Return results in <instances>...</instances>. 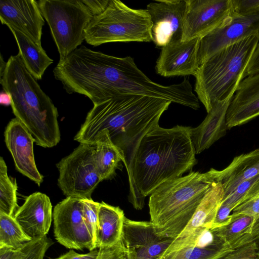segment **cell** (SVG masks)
Returning <instances> with one entry per match:
<instances>
[{
    "label": "cell",
    "mask_w": 259,
    "mask_h": 259,
    "mask_svg": "<svg viewBox=\"0 0 259 259\" xmlns=\"http://www.w3.org/2000/svg\"><path fill=\"white\" fill-rule=\"evenodd\" d=\"M232 210L233 209L228 205L221 203L211 228H220L229 224L231 221Z\"/></svg>",
    "instance_id": "cell-36"
},
{
    "label": "cell",
    "mask_w": 259,
    "mask_h": 259,
    "mask_svg": "<svg viewBox=\"0 0 259 259\" xmlns=\"http://www.w3.org/2000/svg\"><path fill=\"white\" fill-rule=\"evenodd\" d=\"M259 41L257 35L239 40L206 59L194 76V91L208 112L213 103L233 96L246 77L248 63Z\"/></svg>",
    "instance_id": "cell-5"
},
{
    "label": "cell",
    "mask_w": 259,
    "mask_h": 259,
    "mask_svg": "<svg viewBox=\"0 0 259 259\" xmlns=\"http://www.w3.org/2000/svg\"><path fill=\"white\" fill-rule=\"evenodd\" d=\"M231 217L227 225L215 228L226 244L233 249L252 242L251 232L257 218L245 214L231 215Z\"/></svg>",
    "instance_id": "cell-26"
},
{
    "label": "cell",
    "mask_w": 259,
    "mask_h": 259,
    "mask_svg": "<svg viewBox=\"0 0 259 259\" xmlns=\"http://www.w3.org/2000/svg\"><path fill=\"white\" fill-rule=\"evenodd\" d=\"M121 239L127 259H160L175 239L158 234L150 221L125 217Z\"/></svg>",
    "instance_id": "cell-11"
},
{
    "label": "cell",
    "mask_w": 259,
    "mask_h": 259,
    "mask_svg": "<svg viewBox=\"0 0 259 259\" xmlns=\"http://www.w3.org/2000/svg\"><path fill=\"white\" fill-rule=\"evenodd\" d=\"M182 40L201 38L223 24L233 12L232 0H187Z\"/></svg>",
    "instance_id": "cell-13"
},
{
    "label": "cell",
    "mask_w": 259,
    "mask_h": 259,
    "mask_svg": "<svg viewBox=\"0 0 259 259\" xmlns=\"http://www.w3.org/2000/svg\"><path fill=\"white\" fill-rule=\"evenodd\" d=\"M0 103L4 106L11 105V98L10 94L4 90L0 94Z\"/></svg>",
    "instance_id": "cell-42"
},
{
    "label": "cell",
    "mask_w": 259,
    "mask_h": 259,
    "mask_svg": "<svg viewBox=\"0 0 259 259\" xmlns=\"http://www.w3.org/2000/svg\"><path fill=\"white\" fill-rule=\"evenodd\" d=\"M235 13L244 16L259 13V0H232Z\"/></svg>",
    "instance_id": "cell-34"
},
{
    "label": "cell",
    "mask_w": 259,
    "mask_h": 259,
    "mask_svg": "<svg viewBox=\"0 0 259 259\" xmlns=\"http://www.w3.org/2000/svg\"><path fill=\"white\" fill-rule=\"evenodd\" d=\"M216 182H221L224 191L223 200L242 182L259 174V148L235 157L225 168H213Z\"/></svg>",
    "instance_id": "cell-21"
},
{
    "label": "cell",
    "mask_w": 259,
    "mask_h": 259,
    "mask_svg": "<svg viewBox=\"0 0 259 259\" xmlns=\"http://www.w3.org/2000/svg\"><path fill=\"white\" fill-rule=\"evenodd\" d=\"M125 217L119 207L100 203L96 248L112 246L120 240Z\"/></svg>",
    "instance_id": "cell-23"
},
{
    "label": "cell",
    "mask_w": 259,
    "mask_h": 259,
    "mask_svg": "<svg viewBox=\"0 0 259 259\" xmlns=\"http://www.w3.org/2000/svg\"><path fill=\"white\" fill-rule=\"evenodd\" d=\"M233 97L213 103L201 123L196 127H191V139L196 154L208 149L226 135L228 130L226 113Z\"/></svg>",
    "instance_id": "cell-20"
},
{
    "label": "cell",
    "mask_w": 259,
    "mask_h": 259,
    "mask_svg": "<svg viewBox=\"0 0 259 259\" xmlns=\"http://www.w3.org/2000/svg\"><path fill=\"white\" fill-rule=\"evenodd\" d=\"M25 244L19 249H14L6 246L1 247L0 259L21 258L25 252Z\"/></svg>",
    "instance_id": "cell-38"
},
{
    "label": "cell",
    "mask_w": 259,
    "mask_h": 259,
    "mask_svg": "<svg viewBox=\"0 0 259 259\" xmlns=\"http://www.w3.org/2000/svg\"><path fill=\"white\" fill-rule=\"evenodd\" d=\"M0 83L10 94L14 114L30 132L36 145L52 148L60 141L57 108L26 69L18 54L0 71Z\"/></svg>",
    "instance_id": "cell-3"
},
{
    "label": "cell",
    "mask_w": 259,
    "mask_h": 259,
    "mask_svg": "<svg viewBox=\"0 0 259 259\" xmlns=\"http://www.w3.org/2000/svg\"><path fill=\"white\" fill-rule=\"evenodd\" d=\"M252 242H254L259 247V217L256 220L251 232Z\"/></svg>",
    "instance_id": "cell-41"
},
{
    "label": "cell",
    "mask_w": 259,
    "mask_h": 259,
    "mask_svg": "<svg viewBox=\"0 0 259 259\" xmlns=\"http://www.w3.org/2000/svg\"><path fill=\"white\" fill-rule=\"evenodd\" d=\"M4 135L6 146L12 156L16 169L39 186L44 177L35 162L34 141L30 132L15 118L8 124Z\"/></svg>",
    "instance_id": "cell-16"
},
{
    "label": "cell",
    "mask_w": 259,
    "mask_h": 259,
    "mask_svg": "<svg viewBox=\"0 0 259 259\" xmlns=\"http://www.w3.org/2000/svg\"><path fill=\"white\" fill-rule=\"evenodd\" d=\"M259 72V41L248 63L246 77Z\"/></svg>",
    "instance_id": "cell-40"
},
{
    "label": "cell",
    "mask_w": 259,
    "mask_h": 259,
    "mask_svg": "<svg viewBox=\"0 0 259 259\" xmlns=\"http://www.w3.org/2000/svg\"><path fill=\"white\" fill-rule=\"evenodd\" d=\"M14 217L31 239L46 236L53 218L52 205L49 197L41 192L32 193L18 208Z\"/></svg>",
    "instance_id": "cell-18"
},
{
    "label": "cell",
    "mask_w": 259,
    "mask_h": 259,
    "mask_svg": "<svg viewBox=\"0 0 259 259\" xmlns=\"http://www.w3.org/2000/svg\"><path fill=\"white\" fill-rule=\"evenodd\" d=\"M96 144L80 143L56 166L59 171L58 185L66 196L91 199V195L102 182L95 160Z\"/></svg>",
    "instance_id": "cell-8"
},
{
    "label": "cell",
    "mask_w": 259,
    "mask_h": 259,
    "mask_svg": "<svg viewBox=\"0 0 259 259\" xmlns=\"http://www.w3.org/2000/svg\"><path fill=\"white\" fill-rule=\"evenodd\" d=\"M245 214L259 217V194L252 199L236 207L232 211L231 215Z\"/></svg>",
    "instance_id": "cell-35"
},
{
    "label": "cell",
    "mask_w": 259,
    "mask_h": 259,
    "mask_svg": "<svg viewBox=\"0 0 259 259\" xmlns=\"http://www.w3.org/2000/svg\"><path fill=\"white\" fill-rule=\"evenodd\" d=\"M191 128H165L155 123L124 151L128 200L136 209H142L145 198L163 183L191 171L196 164Z\"/></svg>",
    "instance_id": "cell-1"
},
{
    "label": "cell",
    "mask_w": 259,
    "mask_h": 259,
    "mask_svg": "<svg viewBox=\"0 0 259 259\" xmlns=\"http://www.w3.org/2000/svg\"><path fill=\"white\" fill-rule=\"evenodd\" d=\"M53 218L54 236L60 244L69 249H96L84 219L81 199L66 197L56 205Z\"/></svg>",
    "instance_id": "cell-9"
},
{
    "label": "cell",
    "mask_w": 259,
    "mask_h": 259,
    "mask_svg": "<svg viewBox=\"0 0 259 259\" xmlns=\"http://www.w3.org/2000/svg\"><path fill=\"white\" fill-rule=\"evenodd\" d=\"M97 259H127L121 239L113 245L99 248Z\"/></svg>",
    "instance_id": "cell-33"
},
{
    "label": "cell",
    "mask_w": 259,
    "mask_h": 259,
    "mask_svg": "<svg viewBox=\"0 0 259 259\" xmlns=\"http://www.w3.org/2000/svg\"><path fill=\"white\" fill-rule=\"evenodd\" d=\"M83 212L85 222L90 231L96 246V236L98 228V212L100 203L92 199H82Z\"/></svg>",
    "instance_id": "cell-30"
},
{
    "label": "cell",
    "mask_w": 259,
    "mask_h": 259,
    "mask_svg": "<svg viewBox=\"0 0 259 259\" xmlns=\"http://www.w3.org/2000/svg\"><path fill=\"white\" fill-rule=\"evenodd\" d=\"M171 103L161 98L129 95L94 104L74 140L93 144L96 136L106 131L114 144L124 151L155 123Z\"/></svg>",
    "instance_id": "cell-2"
},
{
    "label": "cell",
    "mask_w": 259,
    "mask_h": 259,
    "mask_svg": "<svg viewBox=\"0 0 259 259\" xmlns=\"http://www.w3.org/2000/svg\"><path fill=\"white\" fill-rule=\"evenodd\" d=\"M213 168L167 181L150 195V222L156 232L175 239L184 230L211 185L216 182Z\"/></svg>",
    "instance_id": "cell-4"
},
{
    "label": "cell",
    "mask_w": 259,
    "mask_h": 259,
    "mask_svg": "<svg viewBox=\"0 0 259 259\" xmlns=\"http://www.w3.org/2000/svg\"><path fill=\"white\" fill-rule=\"evenodd\" d=\"M31 240L13 216L0 212V247H22Z\"/></svg>",
    "instance_id": "cell-27"
},
{
    "label": "cell",
    "mask_w": 259,
    "mask_h": 259,
    "mask_svg": "<svg viewBox=\"0 0 259 259\" xmlns=\"http://www.w3.org/2000/svg\"><path fill=\"white\" fill-rule=\"evenodd\" d=\"M37 3L62 61L85 40L84 31L94 16L82 1L40 0Z\"/></svg>",
    "instance_id": "cell-7"
},
{
    "label": "cell",
    "mask_w": 259,
    "mask_h": 259,
    "mask_svg": "<svg viewBox=\"0 0 259 259\" xmlns=\"http://www.w3.org/2000/svg\"><path fill=\"white\" fill-rule=\"evenodd\" d=\"M258 253L259 254V247H258Z\"/></svg>",
    "instance_id": "cell-43"
},
{
    "label": "cell",
    "mask_w": 259,
    "mask_h": 259,
    "mask_svg": "<svg viewBox=\"0 0 259 259\" xmlns=\"http://www.w3.org/2000/svg\"><path fill=\"white\" fill-rule=\"evenodd\" d=\"M0 19L3 24L20 31L41 46L45 20L37 1L1 0Z\"/></svg>",
    "instance_id": "cell-14"
},
{
    "label": "cell",
    "mask_w": 259,
    "mask_h": 259,
    "mask_svg": "<svg viewBox=\"0 0 259 259\" xmlns=\"http://www.w3.org/2000/svg\"><path fill=\"white\" fill-rule=\"evenodd\" d=\"M252 35L259 36V13L244 16L233 11L226 22L200 38L198 53L199 66L221 50Z\"/></svg>",
    "instance_id": "cell-10"
},
{
    "label": "cell",
    "mask_w": 259,
    "mask_h": 259,
    "mask_svg": "<svg viewBox=\"0 0 259 259\" xmlns=\"http://www.w3.org/2000/svg\"><path fill=\"white\" fill-rule=\"evenodd\" d=\"M53 244L47 235L32 239L25 244V252L20 259H44L49 247Z\"/></svg>",
    "instance_id": "cell-31"
},
{
    "label": "cell",
    "mask_w": 259,
    "mask_h": 259,
    "mask_svg": "<svg viewBox=\"0 0 259 259\" xmlns=\"http://www.w3.org/2000/svg\"><path fill=\"white\" fill-rule=\"evenodd\" d=\"M17 185L15 179L9 177L7 167L3 158H0V212L13 216L17 209Z\"/></svg>",
    "instance_id": "cell-28"
},
{
    "label": "cell",
    "mask_w": 259,
    "mask_h": 259,
    "mask_svg": "<svg viewBox=\"0 0 259 259\" xmlns=\"http://www.w3.org/2000/svg\"><path fill=\"white\" fill-rule=\"evenodd\" d=\"M152 23L147 9H135L119 0H110L106 10L94 16L84 31L93 46L112 42L152 41Z\"/></svg>",
    "instance_id": "cell-6"
},
{
    "label": "cell",
    "mask_w": 259,
    "mask_h": 259,
    "mask_svg": "<svg viewBox=\"0 0 259 259\" xmlns=\"http://www.w3.org/2000/svg\"><path fill=\"white\" fill-rule=\"evenodd\" d=\"M258 247L253 242L231 249L214 259H259Z\"/></svg>",
    "instance_id": "cell-32"
},
{
    "label": "cell",
    "mask_w": 259,
    "mask_h": 259,
    "mask_svg": "<svg viewBox=\"0 0 259 259\" xmlns=\"http://www.w3.org/2000/svg\"><path fill=\"white\" fill-rule=\"evenodd\" d=\"M259 194V174L241 183L222 203L231 207L233 210Z\"/></svg>",
    "instance_id": "cell-29"
},
{
    "label": "cell",
    "mask_w": 259,
    "mask_h": 259,
    "mask_svg": "<svg viewBox=\"0 0 259 259\" xmlns=\"http://www.w3.org/2000/svg\"><path fill=\"white\" fill-rule=\"evenodd\" d=\"M95 160L102 181L111 179L119 168L121 161H124L123 150L112 141L107 131H102L96 136Z\"/></svg>",
    "instance_id": "cell-24"
},
{
    "label": "cell",
    "mask_w": 259,
    "mask_h": 259,
    "mask_svg": "<svg viewBox=\"0 0 259 259\" xmlns=\"http://www.w3.org/2000/svg\"><path fill=\"white\" fill-rule=\"evenodd\" d=\"M224 195L221 183L214 182L207 191L189 223L171 244L182 241L201 229L211 228Z\"/></svg>",
    "instance_id": "cell-22"
},
{
    "label": "cell",
    "mask_w": 259,
    "mask_h": 259,
    "mask_svg": "<svg viewBox=\"0 0 259 259\" xmlns=\"http://www.w3.org/2000/svg\"><path fill=\"white\" fill-rule=\"evenodd\" d=\"M231 249L215 228H204L177 245L160 259H214Z\"/></svg>",
    "instance_id": "cell-17"
},
{
    "label": "cell",
    "mask_w": 259,
    "mask_h": 259,
    "mask_svg": "<svg viewBox=\"0 0 259 259\" xmlns=\"http://www.w3.org/2000/svg\"><path fill=\"white\" fill-rule=\"evenodd\" d=\"M99 250L94 249L85 254H79L70 250L65 254L54 259H97Z\"/></svg>",
    "instance_id": "cell-39"
},
{
    "label": "cell",
    "mask_w": 259,
    "mask_h": 259,
    "mask_svg": "<svg viewBox=\"0 0 259 259\" xmlns=\"http://www.w3.org/2000/svg\"><path fill=\"white\" fill-rule=\"evenodd\" d=\"M187 8V0H160L147 5L152 41L157 47L182 40Z\"/></svg>",
    "instance_id": "cell-12"
},
{
    "label": "cell",
    "mask_w": 259,
    "mask_h": 259,
    "mask_svg": "<svg viewBox=\"0 0 259 259\" xmlns=\"http://www.w3.org/2000/svg\"><path fill=\"white\" fill-rule=\"evenodd\" d=\"M17 44L19 53L26 69L36 79H41L47 68L53 63L41 46L20 31L8 27Z\"/></svg>",
    "instance_id": "cell-25"
},
{
    "label": "cell",
    "mask_w": 259,
    "mask_h": 259,
    "mask_svg": "<svg viewBox=\"0 0 259 259\" xmlns=\"http://www.w3.org/2000/svg\"><path fill=\"white\" fill-rule=\"evenodd\" d=\"M82 2L93 16H95L101 14L106 10L110 0H83Z\"/></svg>",
    "instance_id": "cell-37"
},
{
    "label": "cell",
    "mask_w": 259,
    "mask_h": 259,
    "mask_svg": "<svg viewBox=\"0 0 259 259\" xmlns=\"http://www.w3.org/2000/svg\"><path fill=\"white\" fill-rule=\"evenodd\" d=\"M234 94L226 113L228 129L244 124L259 116V72L244 78Z\"/></svg>",
    "instance_id": "cell-19"
},
{
    "label": "cell",
    "mask_w": 259,
    "mask_h": 259,
    "mask_svg": "<svg viewBox=\"0 0 259 259\" xmlns=\"http://www.w3.org/2000/svg\"><path fill=\"white\" fill-rule=\"evenodd\" d=\"M200 38L181 40L162 48L156 61V71L164 76H195L199 64L198 53Z\"/></svg>",
    "instance_id": "cell-15"
}]
</instances>
